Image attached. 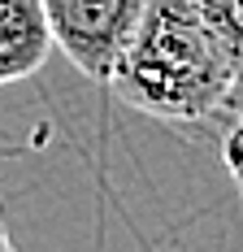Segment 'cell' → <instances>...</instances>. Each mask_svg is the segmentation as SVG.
I'll return each instance as SVG.
<instances>
[{"label": "cell", "mask_w": 243, "mask_h": 252, "mask_svg": "<svg viewBox=\"0 0 243 252\" xmlns=\"http://www.w3.org/2000/svg\"><path fill=\"white\" fill-rule=\"evenodd\" d=\"M235 113H243V83L230 92V100H226V113H221V118H235Z\"/></svg>", "instance_id": "cell-6"}, {"label": "cell", "mask_w": 243, "mask_h": 252, "mask_svg": "<svg viewBox=\"0 0 243 252\" xmlns=\"http://www.w3.org/2000/svg\"><path fill=\"white\" fill-rule=\"evenodd\" d=\"M221 165L235 183V191L243 196V113L226 118V130H221Z\"/></svg>", "instance_id": "cell-5"}, {"label": "cell", "mask_w": 243, "mask_h": 252, "mask_svg": "<svg viewBox=\"0 0 243 252\" xmlns=\"http://www.w3.org/2000/svg\"><path fill=\"white\" fill-rule=\"evenodd\" d=\"M235 83V61L191 0H148L109 78L126 109L174 126L217 122Z\"/></svg>", "instance_id": "cell-1"}, {"label": "cell", "mask_w": 243, "mask_h": 252, "mask_svg": "<svg viewBox=\"0 0 243 252\" xmlns=\"http://www.w3.org/2000/svg\"><path fill=\"white\" fill-rule=\"evenodd\" d=\"M48 18L52 48L91 83H109L148 0H39Z\"/></svg>", "instance_id": "cell-2"}, {"label": "cell", "mask_w": 243, "mask_h": 252, "mask_svg": "<svg viewBox=\"0 0 243 252\" xmlns=\"http://www.w3.org/2000/svg\"><path fill=\"white\" fill-rule=\"evenodd\" d=\"M52 52L48 18L39 0H0V87L39 74Z\"/></svg>", "instance_id": "cell-3"}, {"label": "cell", "mask_w": 243, "mask_h": 252, "mask_svg": "<svg viewBox=\"0 0 243 252\" xmlns=\"http://www.w3.org/2000/svg\"><path fill=\"white\" fill-rule=\"evenodd\" d=\"M0 252H18L13 239H9V226H4V213H0Z\"/></svg>", "instance_id": "cell-7"}, {"label": "cell", "mask_w": 243, "mask_h": 252, "mask_svg": "<svg viewBox=\"0 0 243 252\" xmlns=\"http://www.w3.org/2000/svg\"><path fill=\"white\" fill-rule=\"evenodd\" d=\"M191 4L200 9V18L209 22V31L221 39V48L235 61L239 83H243V0H191Z\"/></svg>", "instance_id": "cell-4"}]
</instances>
